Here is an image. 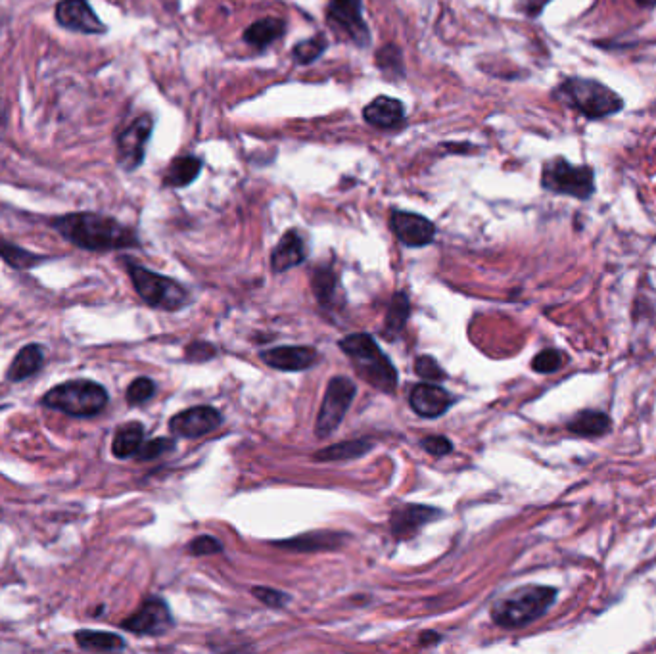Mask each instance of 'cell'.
Here are the masks:
<instances>
[{
    "label": "cell",
    "mask_w": 656,
    "mask_h": 654,
    "mask_svg": "<svg viewBox=\"0 0 656 654\" xmlns=\"http://www.w3.org/2000/svg\"><path fill=\"white\" fill-rule=\"evenodd\" d=\"M52 227L73 246L87 252H114L139 244V238L133 229L119 223L114 217L91 211L56 217L52 219Z\"/></svg>",
    "instance_id": "cell-1"
},
{
    "label": "cell",
    "mask_w": 656,
    "mask_h": 654,
    "mask_svg": "<svg viewBox=\"0 0 656 654\" xmlns=\"http://www.w3.org/2000/svg\"><path fill=\"white\" fill-rule=\"evenodd\" d=\"M557 593V587L549 585H524L493 605L492 620L499 628H524L549 612Z\"/></svg>",
    "instance_id": "cell-2"
},
{
    "label": "cell",
    "mask_w": 656,
    "mask_h": 654,
    "mask_svg": "<svg viewBox=\"0 0 656 654\" xmlns=\"http://www.w3.org/2000/svg\"><path fill=\"white\" fill-rule=\"evenodd\" d=\"M340 348L350 357L359 378L384 394L396 392L398 373L369 334H352L340 342Z\"/></svg>",
    "instance_id": "cell-3"
},
{
    "label": "cell",
    "mask_w": 656,
    "mask_h": 654,
    "mask_svg": "<svg viewBox=\"0 0 656 654\" xmlns=\"http://www.w3.org/2000/svg\"><path fill=\"white\" fill-rule=\"evenodd\" d=\"M108 399V392L102 384L81 378L54 386L41 399V403L48 409L62 411L70 417L91 419L106 409Z\"/></svg>",
    "instance_id": "cell-4"
},
{
    "label": "cell",
    "mask_w": 656,
    "mask_h": 654,
    "mask_svg": "<svg viewBox=\"0 0 656 654\" xmlns=\"http://www.w3.org/2000/svg\"><path fill=\"white\" fill-rule=\"evenodd\" d=\"M555 94L568 108L580 112L587 119L612 116L624 108V100L595 79L570 77L561 83Z\"/></svg>",
    "instance_id": "cell-5"
},
{
    "label": "cell",
    "mask_w": 656,
    "mask_h": 654,
    "mask_svg": "<svg viewBox=\"0 0 656 654\" xmlns=\"http://www.w3.org/2000/svg\"><path fill=\"white\" fill-rule=\"evenodd\" d=\"M127 271H129V277L133 281L137 294L141 296L142 302H146L150 307L175 311L187 304V290L179 282L167 279L164 275H158L150 269H144L137 263H127Z\"/></svg>",
    "instance_id": "cell-6"
},
{
    "label": "cell",
    "mask_w": 656,
    "mask_h": 654,
    "mask_svg": "<svg viewBox=\"0 0 656 654\" xmlns=\"http://www.w3.org/2000/svg\"><path fill=\"white\" fill-rule=\"evenodd\" d=\"M541 187L555 194L587 200L595 192V173L589 165H572L564 158H555L543 165Z\"/></svg>",
    "instance_id": "cell-7"
},
{
    "label": "cell",
    "mask_w": 656,
    "mask_h": 654,
    "mask_svg": "<svg viewBox=\"0 0 656 654\" xmlns=\"http://www.w3.org/2000/svg\"><path fill=\"white\" fill-rule=\"evenodd\" d=\"M355 392H357V388L350 378L334 376L328 382L327 394H325L319 417H317V436L319 438L330 436L340 426V422L344 421L353 398H355Z\"/></svg>",
    "instance_id": "cell-8"
},
{
    "label": "cell",
    "mask_w": 656,
    "mask_h": 654,
    "mask_svg": "<svg viewBox=\"0 0 656 654\" xmlns=\"http://www.w3.org/2000/svg\"><path fill=\"white\" fill-rule=\"evenodd\" d=\"M328 24L355 47H367L371 35L361 14V0H332L327 8Z\"/></svg>",
    "instance_id": "cell-9"
},
{
    "label": "cell",
    "mask_w": 656,
    "mask_h": 654,
    "mask_svg": "<svg viewBox=\"0 0 656 654\" xmlns=\"http://www.w3.org/2000/svg\"><path fill=\"white\" fill-rule=\"evenodd\" d=\"M173 616L164 599L150 597L142 603L141 608L125 618L119 626L125 631H131L135 635H150L158 637L164 635L173 628Z\"/></svg>",
    "instance_id": "cell-10"
},
{
    "label": "cell",
    "mask_w": 656,
    "mask_h": 654,
    "mask_svg": "<svg viewBox=\"0 0 656 654\" xmlns=\"http://www.w3.org/2000/svg\"><path fill=\"white\" fill-rule=\"evenodd\" d=\"M154 131V121L150 116L137 117L118 139V162L125 171H135L141 167L146 154V144Z\"/></svg>",
    "instance_id": "cell-11"
},
{
    "label": "cell",
    "mask_w": 656,
    "mask_h": 654,
    "mask_svg": "<svg viewBox=\"0 0 656 654\" xmlns=\"http://www.w3.org/2000/svg\"><path fill=\"white\" fill-rule=\"evenodd\" d=\"M223 422V417L219 411H215L213 407H192L187 411L177 413L171 421H169V430L177 436V438H200L213 432L215 428H219Z\"/></svg>",
    "instance_id": "cell-12"
},
{
    "label": "cell",
    "mask_w": 656,
    "mask_h": 654,
    "mask_svg": "<svg viewBox=\"0 0 656 654\" xmlns=\"http://www.w3.org/2000/svg\"><path fill=\"white\" fill-rule=\"evenodd\" d=\"M56 22L64 29L87 35H102L108 27L100 22L87 0H62L56 6Z\"/></svg>",
    "instance_id": "cell-13"
},
{
    "label": "cell",
    "mask_w": 656,
    "mask_h": 654,
    "mask_svg": "<svg viewBox=\"0 0 656 654\" xmlns=\"http://www.w3.org/2000/svg\"><path fill=\"white\" fill-rule=\"evenodd\" d=\"M390 227L399 240L409 248H421L434 240L436 227L432 221L411 211H392Z\"/></svg>",
    "instance_id": "cell-14"
},
{
    "label": "cell",
    "mask_w": 656,
    "mask_h": 654,
    "mask_svg": "<svg viewBox=\"0 0 656 654\" xmlns=\"http://www.w3.org/2000/svg\"><path fill=\"white\" fill-rule=\"evenodd\" d=\"M261 359L277 371L294 373L313 367L315 361L319 359V353L309 346H282V348L263 351Z\"/></svg>",
    "instance_id": "cell-15"
},
{
    "label": "cell",
    "mask_w": 656,
    "mask_h": 654,
    "mask_svg": "<svg viewBox=\"0 0 656 654\" xmlns=\"http://www.w3.org/2000/svg\"><path fill=\"white\" fill-rule=\"evenodd\" d=\"M451 396L436 384H419L411 392V409L424 419H436L451 407Z\"/></svg>",
    "instance_id": "cell-16"
},
{
    "label": "cell",
    "mask_w": 656,
    "mask_h": 654,
    "mask_svg": "<svg viewBox=\"0 0 656 654\" xmlns=\"http://www.w3.org/2000/svg\"><path fill=\"white\" fill-rule=\"evenodd\" d=\"M438 511L432 507H424V505H403L399 507L392 514L390 526H392V534L398 539L413 538L422 526H426L428 522H432Z\"/></svg>",
    "instance_id": "cell-17"
},
{
    "label": "cell",
    "mask_w": 656,
    "mask_h": 654,
    "mask_svg": "<svg viewBox=\"0 0 656 654\" xmlns=\"http://www.w3.org/2000/svg\"><path fill=\"white\" fill-rule=\"evenodd\" d=\"M305 256H307V248H305L304 236L300 231L292 229L284 234L279 240V244L275 246V250L271 254V267L277 273L288 271V269L304 263Z\"/></svg>",
    "instance_id": "cell-18"
},
{
    "label": "cell",
    "mask_w": 656,
    "mask_h": 654,
    "mask_svg": "<svg viewBox=\"0 0 656 654\" xmlns=\"http://www.w3.org/2000/svg\"><path fill=\"white\" fill-rule=\"evenodd\" d=\"M363 117L367 123L378 129H394L403 123L405 108L396 98L378 96L367 108L363 110Z\"/></svg>",
    "instance_id": "cell-19"
},
{
    "label": "cell",
    "mask_w": 656,
    "mask_h": 654,
    "mask_svg": "<svg viewBox=\"0 0 656 654\" xmlns=\"http://www.w3.org/2000/svg\"><path fill=\"white\" fill-rule=\"evenodd\" d=\"M45 365V353L41 350L39 344H29L18 351L14 361L10 363L6 378L10 382H22L25 378H31L39 373Z\"/></svg>",
    "instance_id": "cell-20"
},
{
    "label": "cell",
    "mask_w": 656,
    "mask_h": 654,
    "mask_svg": "<svg viewBox=\"0 0 656 654\" xmlns=\"http://www.w3.org/2000/svg\"><path fill=\"white\" fill-rule=\"evenodd\" d=\"M610 426L612 421L603 411H582L566 424L568 432L580 438H601L609 434Z\"/></svg>",
    "instance_id": "cell-21"
},
{
    "label": "cell",
    "mask_w": 656,
    "mask_h": 654,
    "mask_svg": "<svg viewBox=\"0 0 656 654\" xmlns=\"http://www.w3.org/2000/svg\"><path fill=\"white\" fill-rule=\"evenodd\" d=\"M200 171H202V162L196 156H181L167 167L164 185L171 188L188 187L198 179Z\"/></svg>",
    "instance_id": "cell-22"
},
{
    "label": "cell",
    "mask_w": 656,
    "mask_h": 654,
    "mask_svg": "<svg viewBox=\"0 0 656 654\" xmlns=\"http://www.w3.org/2000/svg\"><path fill=\"white\" fill-rule=\"evenodd\" d=\"M73 637L83 651L112 653V651H123L127 647L119 635L108 631L79 630Z\"/></svg>",
    "instance_id": "cell-23"
},
{
    "label": "cell",
    "mask_w": 656,
    "mask_h": 654,
    "mask_svg": "<svg viewBox=\"0 0 656 654\" xmlns=\"http://www.w3.org/2000/svg\"><path fill=\"white\" fill-rule=\"evenodd\" d=\"M284 29H286V24L279 18H265V20H259L256 24L246 27L244 41L250 47L261 50V48L273 45L277 39H281Z\"/></svg>",
    "instance_id": "cell-24"
},
{
    "label": "cell",
    "mask_w": 656,
    "mask_h": 654,
    "mask_svg": "<svg viewBox=\"0 0 656 654\" xmlns=\"http://www.w3.org/2000/svg\"><path fill=\"white\" fill-rule=\"evenodd\" d=\"M144 442V428L141 422H127L119 428L112 442V453L118 459L135 457Z\"/></svg>",
    "instance_id": "cell-25"
},
{
    "label": "cell",
    "mask_w": 656,
    "mask_h": 654,
    "mask_svg": "<svg viewBox=\"0 0 656 654\" xmlns=\"http://www.w3.org/2000/svg\"><path fill=\"white\" fill-rule=\"evenodd\" d=\"M344 536L340 534H325V532H315L307 534L302 538L288 539V541H279L284 549H296V551H321V549H334L342 543Z\"/></svg>",
    "instance_id": "cell-26"
},
{
    "label": "cell",
    "mask_w": 656,
    "mask_h": 654,
    "mask_svg": "<svg viewBox=\"0 0 656 654\" xmlns=\"http://www.w3.org/2000/svg\"><path fill=\"white\" fill-rule=\"evenodd\" d=\"M0 257L14 269H20V271H27V269H33L37 265H41L43 261H47V257L39 256V254H33V252H27L24 248L16 246V244H10V242H4L0 240Z\"/></svg>",
    "instance_id": "cell-27"
},
{
    "label": "cell",
    "mask_w": 656,
    "mask_h": 654,
    "mask_svg": "<svg viewBox=\"0 0 656 654\" xmlns=\"http://www.w3.org/2000/svg\"><path fill=\"white\" fill-rule=\"evenodd\" d=\"M373 445L371 442L365 440H352L346 444H336L327 449H321L315 453L317 461H342V459H353V457H361L363 453H367Z\"/></svg>",
    "instance_id": "cell-28"
},
{
    "label": "cell",
    "mask_w": 656,
    "mask_h": 654,
    "mask_svg": "<svg viewBox=\"0 0 656 654\" xmlns=\"http://www.w3.org/2000/svg\"><path fill=\"white\" fill-rule=\"evenodd\" d=\"M407 319H409V298L403 292H398L390 302L386 327H384L386 334L396 338L399 332L403 330V327L407 325Z\"/></svg>",
    "instance_id": "cell-29"
},
{
    "label": "cell",
    "mask_w": 656,
    "mask_h": 654,
    "mask_svg": "<svg viewBox=\"0 0 656 654\" xmlns=\"http://www.w3.org/2000/svg\"><path fill=\"white\" fill-rule=\"evenodd\" d=\"M325 50H327V39L325 37H313V39H307V41L298 43L294 47V50H292V58L298 64L307 66L311 62H315L317 58H321Z\"/></svg>",
    "instance_id": "cell-30"
},
{
    "label": "cell",
    "mask_w": 656,
    "mask_h": 654,
    "mask_svg": "<svg viewBox=\"0 0 656 654\" xmlns=\"http://www.w3.org/2000/svg\"><path fill=\"white\" fill-rule=\"evenodd\" d=\"M564 365L563 351L549 348V350L539 351L538 355L532 361V369L539 374L557 373Z\"/></svg>",
    "instance_id": "cell-31"
},
{
    "label": "cell",
    "mask_w": 656,
    "mask_h": 654,
    "mask_svg": "<svg viewBox=\"0 0 656 654\" xmlns=\"http://www.w3.org/2000/svg\"><path fill=\"white\" fill-rule=\"evenodd\" d=\"M154 392H156V384L150 378L141 376V378H137V380H133L129 384V388H127V403L129 405H142V403H146L148 399L154 396Z\"/></svg>",
    "instance_id": "cell-32"
},
{
    "label": "cell",
    "mask_w": 656,
    "mask_h": 654,
    "mask_svg": "<svg viewBox=\"0 0 656 654\" xmlns=\"http://www.w3.org/2000/svg\"><path fill=\"white\" fill-rule=\"evenodd\" d=\"M175 449V442L169 440V438H156V440H148V442H142L141 449L137 451V459L141 461H150V459H158L162 457L165 453L173 451Z\"/></svg>",
    "instance_id": "cell-33"
},
{
    "label": "cell",
    "mask_w": 656,
    "mask_h": 654,
    "mask_svg": "<svg viewBox=\"0 0 656 654\" xmlns=\"http://www.w3.org/2000/svg\"><path fill=\"white\" fill-rule=\"evenodd\" d=\"M334 288H336V279H334L332 271L330 269H319L315 273V279H313V290H315L317 298L321 300V304H330Z\"/></svg>",
    "instance_id": "cell-34"
},
{
    "label": "cell",
    "mask_w": 656,
    "mask_h": 654,
    "mask_svg": "<svg viewBox=\"0 0 656 654\" xmlns=\"http://www.w3.org/2000/svg\"><path fill=\"white\" fill-rule=\"evenodd\" d=\"M415 371L421 376V378H426V380H432V382H440V380H446V371L438 365L436 359L428 357V355H422L417 359L415 363Z\"/></svg>",
    "instance_id": "cell-35"
},
{
    "label": "cell",
    "mask_w": 656,
    "mask_h": 654,
    "mask_svg": "<svg viewBox=\"0 0 656 654\" xmlns=\"http://www.w3.org/2000/svg\"><path fill=\"white\" fill-rule=\"evenodd\" d=\"M188 551L196 557H204V555H213V553L223 551V545L211 536H200L188 543Z\"/></svg>",
    "instance_id": "cell-36"
},
{
    "label": "cell",
    "mask_w": 656,
    "mask_h": 654,
    "mask_svg": "<svg viewBox=\"0 0 656 654\" xmlns=\"http://www.w3.org/2000/svg\"><path fill=\"white\" fill-rule=\"evenodd\" d=\"M252 593L258 597L263 605L271 608L284 607L290 601L288 595H284L281 591H275V589H269V587H256Z\"/></svg>",
    "instance_id": "cell-37"
},
{
    "label": "cell",
    "mask_w": 656,
    "mask_h": 654,
    "mask_svg": "<svg viewBox=\"0 0 656 654\" xmlns=\"http://www.w3.org/2000/svg\"><path fill=\"white\" fill-rule=\"evenodd\" d=\"M215 348L211 344H206V342H192L190 346H187V351H185V357L188 361H194V363H202V361H208L211 357H215Z\"/></svg>",
    "instance_id": "cell-38"
},
{
    "label": "cell",
    "mask_w": 656,
    "mask_h": 654,
    "mask_svg": "<svg viewBox=\"0 0 656 654\" xmlns=\"http://www.w3.org/2000/svg\"><path fill=\"white\" fill-rule=\"evenodd\" d=\"M396 50H398V47H384L378 52L376 60H378L380 70H384L386 73H394V68H396L399 73H403V68H401V56H398L396 60H392V56H394Z\"/></svg>",
    "instance_id": "cell-39"
},
{
    "label": "cell",
    "mask_w": 656,
    "mask_h": 654,
    "mask_svg": "<svg viewBox=\"0 0 656 654\" xmlns=\"http://www.w3.org/2000/svg\"><path fill=\"white\" fill-rule=\"evenodd\" d=\"M422 447H424V451H428L434 457H444L453 449V444L444 436H430V438L422 440Z\"/></svg>",
    "instance_id": "cell-40"
},
{
    "label": "cell",
    "mask_w": 656,
    "mask_h": 654,
    "mask_svg": "<svg viewBox=\"0 0 656 654\" xmlns=\"http://www.w3.org/2000/svg\"><path fill=\"white\" fill-rule=\"evenodd\" d=\"M549 0H518V10L528 18H538Z\"/></svg>",
    "instance_id": "cell-41"
},
{
    "label": "cell",
    "mask_w": 656,
    "mask_h": 654,
    "mask_svg": "<svg viewBox=\"0 0 656 654\" xmlns=\"http://www.w3.org/2000/svg\"><path fill=\"white\" fill-rule=\"evenodd\" d=\"M440 641V635H436L434 631H424L421 635L422 645H434Z\"/></svg>",
    "instance_id": "cell-42"
},
{
    "label": "cell",
    "mask_w": 656,
    "mask_h": 654,
    "mask_svg": "<svg viewBox=\"0 0 656 654\" xmlns=\"http://www.w3.org/2000/svg\"><path fill=\"white\" fill-rule=\"evenodd\" d=\"M4 127H6V106H4V102L0 100V135H2Z\"/></svg>",
    "instance_id": "cell-43"
},
{
    "label": "cell",
    "mask_w": 656,
    "mask_h": 654,
    "mask_svg": "<svg viewBox=\"0 0 656 654\" xmlns=\"http://www.w3.org/2000/svg\"><path fill=\"white\" fill-rule=\"evenodd\" d=\"M639 6H645V8H655L656 0H635Z\"/></svg>",
    "instance_id": "cell-44"
}]
</instances>
